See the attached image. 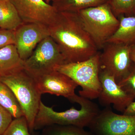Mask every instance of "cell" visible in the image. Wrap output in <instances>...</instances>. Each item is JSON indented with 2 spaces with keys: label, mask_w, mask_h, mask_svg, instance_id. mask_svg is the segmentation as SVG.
<instances>
[{
  "label": "cell",
  "mask_w": 135,
  "mask_h": 135,
  "mask_svg": "<svg viewBox=\"0 0 135 135\" xmlns=\"http://www.w3.org/2000/svg\"><path fill=\"white\" fill-rule=\"evenodd\" d=\"M49 27L50 36L58 45L66 63L85 61L98 53L77 12H59Z\"/></svg>",
  "instance_id": "1"
},
{
  "label": "cell",
  "mask_w": 135,
  "mask_h": 135,
  "mask_svg": "<svg viewBox=\"0 0 135 135\" xmlns=\"http://www.w3.org/2000/svg\"><path fill=\"white\" fill-rule=\"evenodd\" d=\"M74 103L79 104L80 110L73 107L67 110L58 112L41 101L35 120L34 129L40 130L55 125L88 127L100 112L99 107L90 99L80 96H77Z\"/></svg>",
  "instance_id": "2"
},
{
  "label": "cell",
  "mask_w": 135,
  "mask_h": 135,
  "mask_svg": "<svg viewBox=\"0 0 135 135\" xmlns=\"http://www.w3.org/2000/svg\"><path fill=\"white\" fill-rule=\"evenodd\" d=\"M0 80L15 95L26 119L30 132L32 133L42 95L33 77L23 69L0 77Z\"/></svg>",
  "instance_id": "3"
},
{
  "label": "cell",
  "mask_w": 135,
  "mask_h": 135,
  "mask_svg": "<svg viewBox=\"0 0 135 135\" xmlns=\"http://www.w3.org/2000/svg\"><path fill=\"white\" fill-rule=\"evenodd\" d=\"M77 13L98 50L103 49L119 26V20L114 15L108 3Z\"/></svg>",
  "instance_id": "4"
},
{
  "label": "cell",
  "mask_w": 135,
  "mask_h": 135,
  "mask_svg": "<svg viewBox=\"0 0 135 135\" xmlns=\"http://www.w3.org/2000/svg\"><path fill=\"white\" fill-rule=\"evenodd\" d=\"M99 54L98 52L85 61L59 65L55 70L67 75L81 87L79 92L80 96L90 100L97 99L102 90L99 79Z\"/></svg>",
  "instance_id": "5"
},
{
  "label": "cell",
  "mask_w": 135,
  "mask_h": 135,
  "mask_svg": "<svg viewBox=\"0 0 135 135\" xmlns=\"http://www.w3.org/2000/svg\"><path fill=\"white\" fill-rule=\"evenodd\" d=\"M66 63L58 45L50 36L44 39L24 61V70L33 78L55 71Z\"/></svg>",
  "instance_id": "6"
},
{
  "label": "cell",
  "mask_w": 135,
  "mask_h": 135,
  "mask_svg": "<svg viewBox=\"0 0 135 135\" xmlns=\"http://www.w3.org/2000/svg\"><path fill=\"white\" fill-rule=\"evenodd\" d=\"M88 127L94 135H135V115L117 114L106 107Z\"/></svg>",
  "instance_id": "7"
},
{
  "label": "cell",
  "mask_w": 135,
  "mask_h": 135,
  "mask_svg": "<svg viewBox=\"0 0 135 135\" xmlns=\"http://www.w3.org/2000/svg\"><path fill=\"white\" fill-rule=\"evenodd\" d=\"M102 49L99 54L100 69L113 76L118 83L127 75L133 62L130 46L107 42Z\"/></svg>",
  "instance_id": "8"
},
{
  "label": "cell",
  "mask_w": 135,
  "mask_h": 135,
  "mask_svg": "<svg viewBox=\"0 0 135 135\" xmlns=\"http://www.w3.org/2000/svg\"><path fill=\"white\" fill-rule=\"evenodd\" d=\"M23 23H35L51 26L59 12L44 0H10Z\"/></svg>",
  "instance_id": "9"
},
{
  "label": "cell",
  "mask_w": 135,
  "mask_h": 135,
  "mask_svg": "<svg viewBox=\"0 0 135 135\" xmlns=\"http://www.w3.org/2000/svg\"><path fill=\"white\" fill-rule=\"evenodd\" d=\"M15 31V45L20 58L25 61L44 39L50 36L49 27L35 23H23Z\"/></svg>",
  "instance_id": "10"
},
{
  "label": "cell",
  "mask_w": 135,
  "mask_h": 135,
  "mask_svg": "<svg viewBox=\"0 0 135 135\" xmlns=\"http://www.w3.org/2000/svg\"><path fill=\"white\" fill-rule=\"evenodd\" d=\"M99 79L102 87L98 98L99 103L105 107L113 104L114 109L123 113L135 98L122 89L114 77L104 70L100 69Z\"/></svg>",
  "instance_id": "11"
},
{
  "label": "cell",
  "mask_w": 135,
  "mask_h": 135,
  "mask_svg": "<svg viewBox=\"0 0 135 135\" xmlns=\"http://www.w3.org/2000/svg\"><path fill=\"white\" fill-rule=\"evenodd\" d=\"M41 94L62 96L74 103L77 96L75 89L79 85L67 75L54 71L34 78Z\"/></svg>",
  "instance_id": "12"
},
{
  "label": "cell",
  "mask_w": 135,
  "mask_h": 135,
  "mask_svg": "<svg viewBox=\"0 0 135 135\" xmlns=\"http://www.w3.org/2000/svg\"><path fill=\"white\" fill-rule=\"evenodd\" d=\"M24 61L18 53L15 44H10L0 49V77L24 69Z\"/></svg>",
  "instance_id": "13"
},
{
  "label": "cell",
  "mask_w": 135,
  "mask_h": 135,
  "mask_svg": "<svg viewBox=\"0 0 135 135\" xmlns=\"http://www.w3.org/2000/svg\"><path fill=\"white\" fill-rule=\"evenodd\" d=\"M119 20V28L107 42L122 44L131 46L135 45V16L118 17Z\"/></svg>",
  "instance_id": "14"
},
{
  "label": "cell",
  "mask_w": 135,
  "mask_h": 135,
  "mask_svg": "<svg viewBox=\"0 0 135 135\" xmlns=\"http://www.w3.org/2000/svg\"><path fill=\"white\" fill-rule=\"evenodd\" d=\"M23 23L11 1L0 0V28L15 31Z\"/></svg>",
  "instance_id": "15"
},
{
  "label": "cell",
  "mask_w": 135,
  "mask_h": 135,
  "mask_svg": "<svg viewBox=\"0 0 135 135\" xmlns=\"http://www.w3.org/2000/svg\"><path fill=\"white\" fill-rule=\"evenodd\" d=\"M108 1V0H54L51 5L58 12H77L103 5Z\"/></svg>",
  "instance_id": "16"
},
{
  "label": "cell",
  "mask_w": 135,
  "mask_h": 135,
  "mask_svg": "<svg viewBox=\"0 0 135 135\" xmlns=\"http://www.w3.org/2000/svg\"><path fill=\"white\" fill-rule=\"evenodd\" d=\"M0 105L7 110L14 119L24 116L20 105L12 90L1 80Z\"/></svg>",
  "instance_id": "17"
},
{
  "label": "cell",
  "mask_w": 135,
  "mask_h": 135,
  "mask_svg": "<svg viewBox=\"0 0 135 135\" xmlns=\"http://www.w3.org/2000/svg\"><path fill=\"white\" fill-rule=\"evenodd\" d=\"M42 129V135H94L83 128L73 126L55 125Z\"/></svg>",
  "instance_id": "18"
},
{
  "label": "cell",
  "mask_w": 135,
  "mask_h": 135,
  "mask_svg": "<svg viewBox=\"0 0 135 135\" xmlns=\"http://www.w3.org/2000/svg\"><path fill=\"white\" fill-rule=\"evenodd\" d=\"M107 3L116 17L121 15L133 16L135 0H108Z\"/></svg>",
  "instance_id": "19"
},
{
  "label": "cell",
  "mask_w": 135,
  "mask_h": 135,
  "mask_svg": "<svg viewBox=\"0 0 135 135\" xmlns=\"http://www.w3.org/2000/svg\"><path fill=\"white\" fill-rule=\"evenodd\" d=\"M2 135H33L25 116L15 118Z\"/></svg>",
  "instance_id": "20"
},
{
  "label": "cell",
  "mask_w": 135,
  "mask_h": 135,
  "mask_svg": "<svg viewBox=\"0 0 135 135\" xmlns=\"http://www.w3.org/2000/svg\"><path fill=\"white\" fill-rule=\"evenodd\" d=\"M117 84L122 89L135 98V62L132 63L127 76Z\"/></svg>",
  "instance_id": "21"
},
{
  "label": "cell",
  "mask_w": 135,
  "mask_h": 135,
  "mask_svg": "<svg viewBox=\"0 0 135 135\" xmlns=\"http://www.w3.org/2000/svg\"><path fill=\"white\" fill-rule=\"evenodd\" d=\"M9 112L0 105V135H2L13 120Z\"/></svg>",
  "instance_id": "22"
},
{
  "label": "cell",
  "mask_w": 135,
  "mask_h": 135,
  "mask_svg": "<svg viewBox=\"0 0 135 135\" xmlns=\"http://www.w3.org/2000/svg\"><path fill=\"white\" fill-rule=\"evenodd\" d=\"M15 31L0 28V49L10 44H15Z\"/></svg>",
  "instance_id": "23"
},
{
  "label": "cell",
  "mask_w": 135,
  "mask_h": 135,
  "mask_svg": "<svg viewBox=\"0 0 135 135\" xmlns=\"http://www.w3.org/2000/svg\"><path fill=\"white\" fill-rule=\"evenodd\" d=\"M123 114L129 116L135 115V101L132 102L123 112Z\"/></svg>",
  "instance_id": "24"
},
{
  "label": "cell",
  "mask_w": 135,
  "mask_h": 135,
  "mask_svg": "<svg viewBox=\"0 0 135 135\" xmlns=\"http://www.w3.org/2000/svg\"><path fill=\"white\" fill-rule=\"evenodd\" d=\"M130 57L131 60L135 62V45L130 46Z\"/></svg>",
  "instance_id": "25"
},
{
  "label": "cell",
  "mask_w": 135,
  "mask_h": 135,
  "mask_svg": "<svg viewBox=\"0 0 135 135\" xmlns=\"http://www.w3.org/2000/svg\"><path fill=\"white\" fill-rule=\"evenodd\" d=\"M44 1L47 3L50 4V3H52L54 0H44Z\"/></svg>",
  "instance_id": "26"
},
{
  "label": "cell",
  "mask_w": 135,
  "mask_h": 135,
  "mask_svg": "<svg viewBox=\"0 0 135 135\" xmlns=\"http://www.w3.org/2000/svg\"><path fill=\"white\" fill-rule=\"evenodd\" d=\"M133 16H135V6L134 9V12H133Z\"/></svg>",
  "instance_id": "27"
}]
</instances>
